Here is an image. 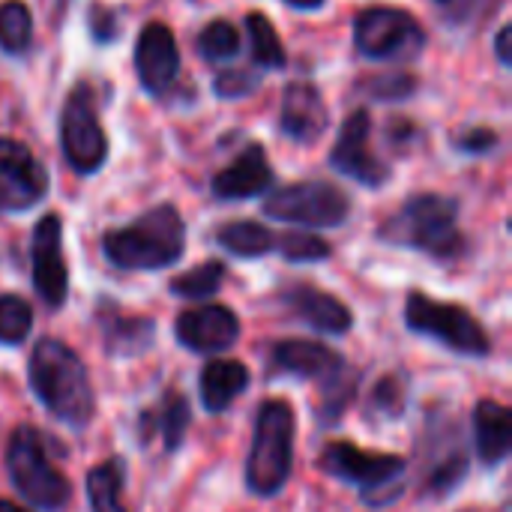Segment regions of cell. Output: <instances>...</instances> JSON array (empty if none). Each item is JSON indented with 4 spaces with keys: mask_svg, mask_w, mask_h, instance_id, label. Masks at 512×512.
<instances>
[{
    "mask_svg": "<svg viewBox=\"0 0 512 512\" xmlns=\"http://www.w3.org/2000/svg\"><path fill=\"white\" fill-rule=\"evenodd\" d=\"M459 213L462 207L456 198L441 192H417L381 222L378 240L396 249L423 252L435 261H456L465 255Z\"/></svg>",
    "mask_w": 512,
    "mask_h": 512,
    "instance_id": "3",
    "label": "cell"
},
{
    "mask_svg": "<svg viewBox=\"0 0 512 512\" xmlns=\"http://www.w3.org/2000/svg\"><path fill=\"white\" fill-rule=\"evenodd\" d=\"M90 33H93V39L102 42V45L114 42L117 33H120L117 15H114L108 6H93V9H90Z\"/></svg>",
    "mask_w": 512,
    "mask_h": 512,
    "instance_id": "38",
    "label": "cell"
},
{
    "mask_svg": "<svg viewBox=\"0 0 512 512\" xmlns=\"http://www.w3.org/2000/svg\"><path fill=\"white\" fill-rule=\"evenodd\" d=\"M327 123L330 114L321 90L309 81H291L282 93L279 132L297 144H312L324 135Z\"/></svg>",
    "mask_w": 512,
    "mask_h": 512,
    "instance_id": "20",
    "label": "cell"
},
{
    "mask_svg": "<svg viewBox=\"0 0 512 512\" xmlns=\"http://www.w3.org/2000/svg\"><path fill=\"white\" fill-rule=\"evenodd\" d=\"M291 9H300V12H315V9H321L327 0H285Z\"/></svg>",
    "mask_w": 512,
    "mask_h": 512,
    "instance_id": "40",
    "label": "cell"
},
{
    "mask_svg": "<svg viewBox=\"0 0 512 512\" xmlns=\"http://www.w3.org/2000/svg\"><path fill=\"white\" fill-rule=\"evenodd\" d=\"M315 468L360 492V504L369 510H387L408 492V459L396 453L363 450L354 441H330L315 459Z\"/></svg>",
    "mask_w": 512,
    "mask_h": 512,
    "instance_id": "4",
    "label": "cell"
},
{
    "mask_svg": "<svg viewBox=\"0 0 512 512\" xmlns=\"http://www.w3.org/2000/svg\"><path fill=\"white\" fill-rule=\"evenodd\" d=\"M261 87V75L252 69H222L213 78V93L222 99H243Z\"/></svg>",
    "mask_w": 512,
    "mask_h": 512,
    "instance_id": "36",
    "label": "cell"
},
{
    "mask_svg": "<svg viewBox=\"0 0 512 512\" xmlns=\"http://www.w3.org/2000/svg\"><path fill=\"white\" fill-rule=\"evenodd\" d=\"M354 45L378 63L411 60L426 45L423 24L399 6H369L354 21Z\"/></svg>",
    "mask_w": 512,
    "mask_h": 512,
    "instance_id": "10",
    "label": "cell"
},
{
    "mask_svg": "<svg viewBox=\"0 0 512 512\" xmlns=\"http://www.w3.org/2000/svg\"><path fill=\"white\" fill-rule=\"evenodd\" d=\"M360 381H363V372L345 366L342 372H336L333 378H327L321 384V402H318V426L321 429H333L342 423L345 411L354 405V399L360 393Z\"/></svg>",
    "mask_w": 512,
    "mask_h": 512,
    "instance_id": "28",
    "label": "cell"
},
{
    "mask_svg": "<svg viewBox=\"0 0 512 512\" xmlns=\"http://www.w3.org/2000/svg\"><path fill=\"white\" fill-rule=\"evenodd\" d=\"M498 132L489 129V126H474V129H465L453 138V147L459 153H468V156H486L498 147Z\"/></svg>",
    "mask_w": 512,
    "mask_h": 512,
    "instance_id": "37",
    "label": "cell"
},
{
    "mask_svg": "<svg viewBox=\"0 0 512 512\" xmlns=\"http://www.w3.org/2000/svg\"><path fill=\"white\" fill-rule=\"evenodd\" d=\"M369 90L372 99H381V102H402V99H411L414 90H417V78L402 72V69H393V72H381L375 78H369L363 84Z\"/></svg>",
    "mask_w": 512,
    "mask_h": 512,
    "instance_id": "35",
    "label": "cell"
},
{
    "mask_svg": "<svg viewBox=\"0 0 512 512\" xmlns=\"http://www.w3.org/2000/svg\"><path fill=\"white\" fill-rule=\"evenodd\" d=\"M33 333V306L18 294H0V345L18 348Z\"/></svg>",
    "mask_w": 512,
    "mask_h": 512,
    "instance_id": "33",
    "label": "cell"
},
{
    "mask_svg": "<svg viewBox=\"0 0 512 512\" xmlns=\"http://www.w3.org/2000/svg\"><path fill=\"white\" fill-rule=\"evenodd\" d=\"M495 54L501 60V66H512V24H504L495 36Z\"/></svg>",
    "mask_w": 512,
    "mask_h": 512,
    "instance_id": "39",
    "label": "cell"
},
{
    "mask_svg": "<svg viewBox=\"0 0 512 512\" xmlns=\"http://www.w3.org/2000/svg\"><path fill=\"white\" fill-rule=\"evenodd\" d=\"M0 512H27L24 507H18L15 501H9V498H0Z\"/></svg>",
    "mask_w": 512,
    "mask_h": 512,
    "instance_id": "41",
    "label": "cell"
},
{
    "mask_svg": "<svg viewBox=\"0 0 512 512\" xmlns=\"http://www.w3.org/2000/svg\"><path fill=\"white\" fill-rule=\"evenodd\" d=\"M60 147L69 168L81 177L96 174L108 159V135L99 123V108L90 84H75L60 111Z\"/></svg>",
    "mask_w": 512,
    "mask_h": 512,
    "instance_id": "11",
    "label": "cell"
},
{
    "mask_svg": "<svg viewBox=\"0 0 512 512\" xmlns=\"http://www.w3.org/2000/svg\"><path fill=\"white\" fill-rule=\"evenodd\" d=\"M33 39V15L27 3L6 0L0 6V51L6 54H24Z\"/></svg>",
    "mask_w": 512,
    "mask_h": 512,
    "instance_id": "31",
    "label": "cell"
},
{
    "mask_svg": "<svg viewBox=\"0 0 512 512\" xmlns=\"http://www.w3.org/2000/svg\"><path fill=\"white\" fill-rule=\"evenodd\" d=\"M264 216L285 225L300 228H342L351 219V198L339 186L327 180H303L288 183L282 189L267 192Z\"/></svg>",
    "mask_w": 512,
    "mask_h": 512,
    "instance_id": "9",
    "label": "cell"
},
{
    "mask_svg": "<svg viewBox=\"0 0 512 512\" xmlns=\"http://www.w3.org/2000/svg\"><path fill=\"white\" fill-rule=\"evenodd\" d=\"M369 141H372V117L366 108H357L351 117H345L336 135V144L330 150V165L366 189H381L390 180V165L372 153Z\"/></svg>",
    "mask_w": 512,
    "mask_h": 512,
    "instance_id": "14",
    "label": "cell"
},
{
    "mask_svg": "<svg viewBox=\"0 0 512 512\" xmlns=\"http://www.w3.org/2000/svg\"><path fill=\"white\" fill-rule=\"evenodd\" d=\"M435 3H441V6H459V9H465V0H435Z\"/></svg>",
    "mask_w": 512,
    "mask_h": 512,
    "instance_id": "42",
    "label": "cell"
},
{
    "mask_svg": "<svg viewBox=\"0 0 512 512\" xmlns=\"http://www.w3.org/2000/svg\"><path fill=\"white\" fill-rule=\"evenodd\" d=\"M198 54L210 63H225L231 57L240 54V30L225 21V18H213L195 39Z\"/></svg>",
    "mask_w": 512,
    "mask_h": 512,
    "instance_id": "34",
    "label": "cell"
},
{
    "mask_svg": "<svg viewBox=\"0 0 512 512\" xmlns=\"http://www.w3.org/2000/svg\"><path fill=\"white\" fill-rule=\"evenodd\" d=\"M273 189V168L261 144H249L231 165H225L213 180L210 192L219 201H249Z\"/></svg>",
    "mask_w": 512,
    "mask_h": 512,
    "instance_id": "21",
    "label": "cell"
},
{
    "mask_svg": "<svg viewBox=\"0 0 512 512\" xmlns=\"http://www.w3.org/2000/svg\"><path fill=\"white\" fill-rule=\"evenodd\" d=\"M51 192L48 168L18 138H0V213L18 216L39 207Z\"/></svg>",
    "mask_w": 512,
    "mask_h": 512,
    "instance_id": "12",
    "label": "cell"
},
{
    "mask_svg": "<svg viewBox=\"0 0 512 512\" xmlns=\"http://www.w3.org/2000/svg\"><path fill=\"white\" fill-rule=\"evenodd\" d=\"M189 426H192V405H189V399L180 390H168L159 405L141 411V417H138V441L144 447L150 441H159L162 450L171 456V453H180Z\"/></svg>",
    "mask_w": 512,
    "mask_h": 512,
    "instance_id": "22",
    "label": "cell"
},
{
    "mask_svg": "<svg viewBox=\"0 0 512 512\" xmlns=\"http://www.w3.org/2000/svg\"><path fill=\"white\" fill-rule=\"evenodd\" d=\"M297 414L285 399H267L252 426V444L243 465V486L255 498H276L294 474Z\"/></svg>",
    "mask_w": 512,
    "mask_h": 512,
    "instance_id": "5",
    "label": "cell"
},
{
    "mask_svg": "<svg viewBox=\"0 0 512 512\" xmlns=\"http://www.w3.org/2000/svg\"><path fill=\"white\" fill-rule=\"evenodd\" d=\"M225 276H228V267L216 258L174 276L168 282V294L177 297V300H192V303H207L210 297L219 294V288L225 285Z\"/></svg>",
    "mask_w": 512,
    "mask_h": 512,
    "instance_id": "29",
    "label": "cell"
},
{
    "mask_svg": "<svg viewBox=\"0 0 512 512\" xmlns=\"http://www.w3.org/2000/svg\"><path fill=\"white\" fill-rule=\"evenodd\" d=\"M135 72L147 93L162 96L180 75V48L168 24L150 21L135 42Z\"/></svg>",
    "mask_w": 512,
    "mask_h": 512,
    "instance_id": "18",
    "label": "cell"
},
{
    "mask_svg": "<svg viewBox=\"0 0 512 512\" xmlns=\"http://www.w3.org/2000/svg\"><path fill=\"white\" fill-rule=\"evenodd\" d=\"M6 477L33 512H63L72 504L69 477L51 462L39 429L21 423L6 438Z\"/></svg>",
    "mask_w": 512,
    "mask_h": 512,
    "instance_id": "6",
    "label": "cell"
},
{
    "mask_svg": "<svg viewBox=\"0 0 512 512\" xmlns=\"http://www.w3.org/2000/svg\"><path fill=\"white\" fill-rule=\"evenodd\" d=\"M288 264H321L333 255V246L312 234V231H285V234H276V249Z\"/></svg>",
    "mask_w": 512,
    "mask_h": 512,
    "instance_id": "32",
    "label": "cell"
},
{
    "mask_svg": "<svg viewBox=\"0 0 512 512\" xmlns=\"http://www.w3.org/2000/svg\"><path fill=\"white\" fill-rule=\"evenodd\" d=\"M405 327H408V333H414L420 339H432L459 357H468V360H489L492 357V336L477 321V315L459 303L435 300L426 291L408 294Z\"/></svg>",
    "mask_w": 512,
    "mask_h": 512,
    "instance_id": "8",
    "label": "cell"
},
{
    "mask_svg": "<svg viewBox=\"0 0 512 512\" xmlns=\"http://www.w3.org/2000/svg\"><path fill=\"white\" fill-rule=\"evenodd\" d=\"M474 444L483 468H501L512 453V411L495 399H480L474 408Z\"/></svg>",
    "mask_w": 512,
    "mask_h": 512,
    "instance_id": "23",
    "label": "cell"
},
{
    "mask_svg": "<svg viewBox=\"0 0 512 512\" xmlns=\"http://www.w3.org/2000/svg\"><path fill=\"white\" fill-rule=\"evenodd\" d=\"M96 327L102 339V351L111 360H135L144 357L156 342V321L147 315L123 312L114 300H99Z\"/></svg>",
    "mask_w": 512,
    "mask_h": 512,
    "instance_id": "17",
    "label": "cell"
},
{
    "mask_svg": "<svg viewBox=\"0 0 512 512\" xmlns=\"http://www.w3.org/2000/svg\"><path fill=\"white\" fill-rule=\"evenodd\" d=\"M249 369L246 363L240 360H210L201 375H198V399H201V408L210 414V417H219L225 414L246 390H249Z\"/></svg>",
    "mask_w": 512,
    "mask_h": 512,
    "instance_id": "24",
    "label": "cell"
},
{
    "mask_svg": "<svg viewBox=\"0 0 512 512\" xmlns=\"http://www.w3.org/2000/svg\"><path fill=\"white\" fill-rule=\"evenodd\" d=\"M471 474L462 423L456 414H432L426 420L417 456V495L420 501L453 498Z\"/></svg>",
    "mask_w": 512,
    "mask_h": 512,
    "instance_id": "7",
    "label": "cell"
},
{
    "mask_svg": "<svg viewBox=\"0 0 512 512\" xmlns=\"http://www.w3.org/2000/svg\"><path fill=\"white\" fill-rule=\"evenodd\" d=\"M186 252V219L174 204H156L129 225L102 234V255L126 273H156L174 267Z\"/></svg>",
    "mask_w": 512,
    "mask_h": 512,
    "instance_id": "2",
    "label": "cell"
},
{
    "mask_svg": "<svg viewBox=\"0 0 512 512\" xmlns=\"http://www.w3.org/2000/svg\"><path fill=\"white\" fill-rule=\"evenodd\" d=\"M243 324L231 306L198 303L174 318V339L189 354H225L240 342Z\"/></svg>",
    "mask_w": 512,
    "mask_h": 512,
    "instance_id": "15",
    "label": "cell"
},
{
    "mask_svg": "<svg viewBox=\"0 0 512 512\" xmlns=\"http://www.w3.org/2000/svg\"><path fill=\"white\" fill-rule=\"evenodd\" d=\"M348 366L345 354L315 339H279L267 348V378L327 381Z\"/></svg>",
    "mask_w": 512,
    "mask_h": 512,
    "instance_id": "16",
    "label": "cell"
},
{
    "mask_svg": "<svg viewBox=\"0 0 512 512\" xmlns=\"http://www.w3.org/2000/svg\"><path fill=\"white\" fill-rule=\"evenodd\" d=\"M216 243H219V249H225L234 258L255 261V258H264L276 249V234L261 222L237 219V222H228L216 231Z\"/></svg>",
    "mask_w": 512,
    "mask_h": 512,
    "instance_id": "26",
    "label": "cell"
},
{
    "mask_svg": "<svg viewBox=\"0 0 512 512\" xmlns=\"http://www.w3.org/2000/svg\"><path fill=\"white\" fill-rule=\"evenodd\" d=\"M246 33H249V48H252V60L261 69H285L288 54L285 45L279 39V30L273 27V21L264 12H249L246 15Z\"/></svg>",
    "mask_w": 512,
    "mask_h": 512,
    "instance_id": "30",
    "label": "cell"
},
{
    "mask_svg": "<svg viewBox=\"0 0 512 512\" xmlns=\"http://www.w3.org/2000/svg\"><path fill=\"white\" fill-rule=\"evenodd\" d=\"M27 384L36 402L63 426L81 432L96 417V390L84 360L63 339H39L27 360Z\"/></svg>",
    "mask_w": 512,
    "mask_h": 512,
    "instance_id": "1",
    "label": "cell"
},
{
    "mask_svg": "<svg viewBox=\"0 0 512 512\" xmlns=\"http://www.w3.org/2000/svg\"><path fill=\"white\" fill-rule=\"evenodd\" d=\"M279 300L297 321H303L306 327H312L321 336H348L354 330L351 306L324 288L297 282V285H288L279 294Z\"/></svg>",
    "mask_w": 512,
    "mask_h": 512,
    "instance_id": "19",
    "label": "cell"
},
{
    "mask_svg": "<svg viewBox=\"0 0 512 512\" xmlns=\"http://www.w3.org/2000/svg\"><path fill=\"white\" fill-rule=\"evenodd\" d=\"M123 486H126V465L120 456L93 465L84 477V495L90 512H129V507L123 504Z\"/></svg>",
    "mask_w": 512,
    "mask_h": 512,
    "instance_id": "25",
    "label": "cell"
},
{
    "mask_svg": "<svg viewBox=\"0 0 512 512\" xmlns=\"http://www.w3.org/2000/svg\"><path fill=\"white\" fill-rule=\"evenodd\" d=\"M30 282L48 309H63L69 300V264L63 252V219L45 213L30 234Z\"/></svg>",
    "mask_w": 512,
    "mask_h": 512,
    "instance_id": "13",
    "label": "cell"
},
{
    "mask_svg": "<svg viewBox=\"0 0 512 512\" xmlns=\"http://www.w3.org/2000/svg\"><path fill=\"white\" fill-rule=\"evenodd\" d=\"M411 405V378L405 372H387L384 378H378L366 396V420L378 423V420H387V423H396L405 417Z\"/></svg>",
    "mask_w": 512,
    "mask_h": 512,
    "instance_id": "27",
    "label": "cell"
}]
</instances>
